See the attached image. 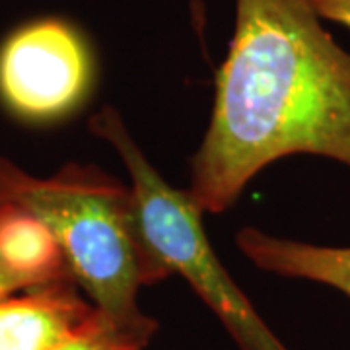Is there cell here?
<instances>
[{"instance_id":"obj_1","label":"cell","mask_w":350,"mask_h":350,"mask_svg":"<svg viewBox=\"0 0 350 350\" xmlns=\"http://www.w3.org/2000/svg\"><path fill=\"white\" fill-rule=\"evenodd\" d=\"M236 27L214 80L189 193L204 214L232 208L255 175L288 156L350 170V53L308 0H234Z\"/></svg>"},{"instance_id":"obj_2","label":"cell","mask_w":350,"mask_h":350,"mask_svg":"<svg viewBox=\"0 0 350 350\" xmlns=\"http://www.w3.org/2000/svg\"><path fill=\"white\" fill-rule=\"evenodd\" d=\"M0 200L49 230L78 288L107 319L154 338L158 321L142 312L138 294L170 275L140 236L129 185L82 163L38 177L0 154Z\"/></svg>"},{"instance_id":"obj_3","label":"cell","mask_w":350,"mask_h":350,"mask_svg":"<svg viewBox=\"0 0 350 350\" xmlns=\"http://www.w3.org/2000/svg\"><path fill=\"white\" fill-rule=\"evenodd\" d=\"M90 131L107 142L126 167L140 236L163 271L185 278L239 350H288L216 257L199 204L187 189H177L163 179L133 138L121 113L111 105L101 107L92 115Z\"/></svg>"},{"instance_id":"obj_4","label":"cell","mask_w":350,"mask_h":350,"mask_svg":"<svg viewBox=\"0 0 350 350\" xmlns=\"http://www.w3.org/2000/svg\"><path fill=\"white\" fill-rule=\"evenodd\" d=\"M94 76L90 41L63 16L27 20L0 41V103L24 123L68 117L88 98Z\"/></svg>"},{"instance_id":"obj_5","label":"cell","mask_w":350,"mask_h":350,"mask_svg":"<svg viewBox=\"0 0 350 350\" xmlns=\"http://www.w3.org/2000/svg\"><path fill=\"white\" fill-rule=\"evenodd\" d=\"M94 312L72 278L0 296V350H53Z\"/></svg>"},{"instance_id":"obj_6","label":"cell","mask_w":350,"mask_h":350,"mask_svg":"<svg viewBox=\"0 0 350 350\" xmlns=\"http://www.w3.org/2000/svg\"><path fill=\"white\" fill-rule=\"evenodd\" d=\"M64 278L72 275L49 230L20 206L0 200V296Z\"/></svg>"},{"instance_id":"obj_7","label":"cell","mask_w":350,"mask_h":350,"mask_svg":"<svg viewBox=\"0 0 350 350\" xmlns=\"http://www.w3.org/2000/svg\"><path fill=\"white\" fill-rule=\"evenodd\" d=\"M236 245L261 271L323 284L350 300V247L276 238L251 226L236 234Z\"/></svg>"},{"instance_id":"obj_8","label":"cell","mask_w":350,"mask_h":350,"mask_svg":"<svg viewBox=\"0 0 350 350\" xmlns=\"http://www.w3.org/2000/svg\"><path fill=\"white\" fill-rule=\"evenodd\" d=\"M152 338L115 325L96 308L94 315L53 350H148Z\"/></svg>"},{"instance_id":"obj_9","label":"cell","mask_w":350,"mask_h":350,"mask_svg":"<svg viewBox=\"0 0 350 350\" xmlns=\"http://www.w3.org/2000/svg\"><path fill=\"white\" fill-rule=\"evenodd\" d=\"M315 14L335 24L345 25L350 29V0H308Z\"/></svg>"}]
</instances>
